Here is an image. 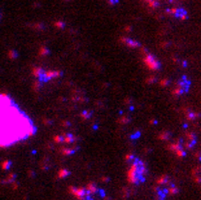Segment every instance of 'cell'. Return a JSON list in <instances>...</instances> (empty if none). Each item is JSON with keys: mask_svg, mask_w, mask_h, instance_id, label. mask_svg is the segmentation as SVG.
Wrapping results in <instances>:
<instances>
[{"mask_svg": "<svg viewBox=\"0 0 201 200\" xmlns=\"http://www.w3.org/2000/svg\"><path fill=\"white\" fill-rule=\"evenodd\" d=\"M37 125L9 94L0 92V149L31 139Z\"/></svg>", "mask_w": 201, "mask_h": 200, "instance_id": "obj_1", "label": "cell"}, {"mask_svg": "<svg viewBox=\"0 0 201 200\" xmlns=\"http://www.w3.org/2000/svg\"><path fill=\"white\" fill-rule=\"evenodd\" d=\"M145 173H147V169H145L143 161L135 159L134 164L130 166V170H128V179L134 185H140L145 181Z\"/></svg>", "mask_w": 201, "mask_h": 200, "instance_id": "obj_2", "label": "cell"}]
</instances>
